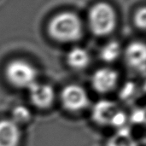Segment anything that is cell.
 Returning a JSON list of instances; mask_svg holds the SVG:
<instances>
[{
  "instance_id": "cell-1",
  "label": "cell",
  "mask_w": 146,
  "mask_h": 146,
  "mask_svg": "<svg viewBox=\"0 0 146 146\" xmlns=\"http://www.w3.org/2000/svg\"><path fill=\"white\" fill-rule=\"evenodd\" d=\"M49 33L53 38L58 41H74L81 36L82 24L76 15L63 12L51 20L49 24Z\"/></svg>"
},
{
  "instance_id": "cell-2",
  "label": "cell",
  "mask_w": 146,
  "mask_h": 146,
  "mask_svg": "<svg viewBox=\"0 0 146 146\" xmlns=\"http://www.w3.org/2000/svg\"><path fill=\"white\" fill-rule=\"evenodd\" d=\"M89 25L92 31L98 36L110 33L116 25V15L114 9L106 3L95 4L90 10Z\"/></svg>"
},
{
  "instance_id": "cell-3",
  "label": "cell",
  "mask_w": 146,
  "mask_h": 146,
  "mask_svg": "<svg viewBox=\"0 0 146 146\" xmlns=\"http://www.w3.org/2000/svg\"><path fill=\"white\" fill-rule=\"evenodd\" d=\"M8 81L15 87L28 89L37 82L38 71L29 62L23 60H14L5 68Z\"/></svg>"
},
{
  "instance_id": "cell-4",
  "label": "cell",
  "mask_w": 146,
  "mask_h": 146,
  "mask_svg": "<svg viewBox=\"0 0 146 146\" xmlns=\"http://www.w3.org/2000/svg\"><path fill=\"white\" fill-rule=\"evenodd\" d=\"M62 107L69 112H80L88 108L90 98L87 92L80 85L71 84L65 86L60 94Z\"/></svg>"
},
{
  "instance_id": "cell-5",
  "label": "cell",
  "mask_w": 146,
  "mask_h": 146,
  "mask_svg": "<svg viewBox=\"0 0 146 146\" xmlns=\"http://www.w3.org/2000/svg\"><path fill=\"white\" fill-rule=\"evenodd\" d=\"M31 103L38 109L46 110L51 107L56 98L54 88L49 84L35 82L28 89Z\"/></svg>"
},
{
  "instance_id": "cell-6",
  "label": "cell",
  "mask_w": 146,
  "mask_h": 146,
  "mask_svg": "<svg viewBox=\"0 0 146 146\" xmlns=\"http://www.w3.org/2000/svg\"><path fill=\"white\" fill-rule=\"evenodd\" d=\"M118 73L109 68H102L95 71L92 77L93 89L101 94H105L115 90L118 84Z\"/></svg>"
},
{
  "instance_id": "cell-7",
  "label": "cell",
  "mask_w": 146,
  "mask_h": 146,
  "mask_svg": "<svg viewBox=\"0 0 146 146\" xmlns=\"http://www.w3.org/2000/svg\"><path fill=\"white\" fill-rule=\"evenodd\" d=\"M118 110V105L115 102L109 99L99 100L92 106V119L97 125L110 127V121Z\"/></svg>"
},
{
  "instance_id": "cell-8",
  "label": "cell",
  "mask_w": 146,
  "mask_h": 146,
  "mask_svg": "<svg viewBox=\"0 0 146 146\" xmlns=\"http://www.w3.org/2000/svg\"><path fill=\"white\" fill-rule=\"evenodd\" d=\"M21 138L20 126L10 119L0 120V146H19Z\"/></svg>"
},
{
  "instance_id": "cell-9",
  "label": "cell",
  "mask_w": 146,
  "mask_h": 146,
  "mask_svg": "<svg viewBox=\"0 0 146 146\" xmlns=\"http://www.w3.org/2000/svg\"><path fill=\"white\" fill-rule=\"evenodd\" d=\"M146 49L141 42H134L128 45L126 50V61L133 70L145 74V72Z\"/></svg>"
},
{
  "instance_id": "cell-10",
  "label": "cell",
  "mask_w": 146,
  "mask_h": 146,
  "mask_svg": "<svg viewBox=\"0 0 146 146\" xmlns=\"http://www.w3.org/2000/svg\"><path fill=\"white\" fill-rule=\"evenodd\" d=\"M67 62L74 69H84L90 62V55L86 50L80 47H74L68 53Z\"/></svg>"
},
{
  "instance_id": "cell-11",
  "label": "cell",
  "mask_w": 146,
  "mask_h": 146,
  "mask_svg": "<svg viewBox=\"0 0 146 146\" xmlns=\"http://www.w3.org/2000/svg\"><path fill=\"white\" fill-rule=\"evenodd\" d=\"M107 146H139L132 135L128 126L116 130V133L109 139Z\"/></svg>"
},
{
  "instance_id": "cell-12",
  "label": "cell",
  "mask_w": 146,
  "mask_h": 146,
  "mask_svg": "<svg viewBox=\"0 0 146 146\" xmlns=\"http://www.w3.org/2000/svg\"><path fill=\"white\" fill-rule=\"evenodd\" d=\"M121 52V48L120 44L116 41H111L102 48L100 56L103 61L106 62H113L118 59Z\"/></svg>"
},
{
  "instance_id": "cell-13",
  "label": "cell",
  "mask_w": 146,
  "mask_h": 146,
  "mask_svg": "<svg viewBox=\"0 0 146 146\" xmlns=\"http://www.w3.org/2000/svg\"><path fill=\"white\" fill-rule=\"evenodd\" d=\"M10 120L21 127L28 123L32 120V113L27 107L24 105H17L12 110Z\"/></svg>"
},
{
  "instance_id": "cell-14",
  "label": "cell",
  "mask_w": 146,
  "mask_h": 146,
  "mask_svg": "<svg viewBox=\"0 0 146 146\" xmlns=\"http://www.w3.org/2000/svg\"><path fill=\"white\" fill-rule=\"evenodd\" d=\"M138 94V87L134 82H127L120 91L119 97L123 102H132Z\"/></svg>"
},
{
  "instance_id": "cell-15",
  "label": "cell",
  "mask_w": 146,
  "mask_h": 146,
  "mask_svg": "<svg viewBox=\"0 0 146 146\" xmlns=\"http://www.w3.org/2000/svg\"><path fill=\"white\" fill-rule=\"evenodd\" d=\"M127 122H128V115L123 110H118L116 113L114 115V116L112 117L110 123V127H112L116 130H118L120 128L127 126Z\"/></svg>"
},
{
  "instance_id": "cell-16",
  "label": "cell",
  "mask_w": 146,
  "mask_h": 146,
  "mask_svg": "<svg viewBox=\"0 0 146 146\" xmlns=\"http://www.w3.org/2000/svg\"><path fill=\"white\" fill-rule=\"evenodd\" d=\"M128 121L134 125H142L145 122V110L144 108L134 109L130 115H128Z\"/></svg>"
},
{
  "instance_id": "cell-17",
  "label": "cell",
  "mask_w": 146,
  "mask_h": 146,
  "mask_svg": "<svg viewBox=\"0 0 146 146\" xmlns=\"http://www.w3.org/2000/svg\"><path fill=\"white\" fill-rule=\"evenodd\" d=\"M135 24L138 27L145 29L146 25V9L145 8H141L139 9L134 17Z\"/></svg>"
}]
</instances>
